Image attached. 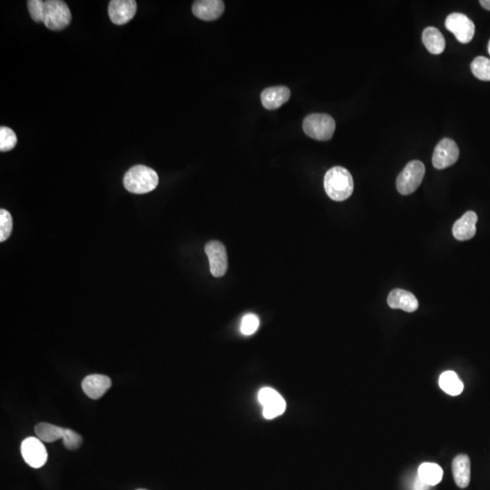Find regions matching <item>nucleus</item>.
Returning <instances> with one entry per match:
<instances>
[{
    "label": "nucleus",
    "instance_id": "18",
    "mask_svg": "<svg viewBox=\"0 0 490 490\" xmlns=\"http://www.w3.org/2000/svg\"><path fill=\"white\" fill-rule=\"evenodd\" d=\"M423 41L426 49L433 55H439L444 52L446 46L444 37L436 27H429L423 31Z\"/></svg>",
    "mask_w": 490,
    "mask_h": 490
},
{
    "label": "nucleus",
    "instance_id": "8",
    "mask_svg": "<svg viewBox=\"0 0 490 490\" xmlns=\"http://www.w3.org/2000/svg\"><path fill=\"white\" fill-rule=\"evenodd\" d=\"M460 157L457 143L451 138L442 139L434 149L432 164L436 169H445L453 165Z\"/></svg>",
    "mask_w": 490,
    "mask_h": 490
},
{
    "label": "nucleus",
    "instance_id": "19",
    "mask_svg": "<svg viewBox=\"0 0 490 490\" xmlns=\"http://www.w3.org/2000/svg\"><path fill=\"white\" fill-rule=\"evenodd\" d=\"M443 470L438 464L423 463L419 468V479L427 486H436L441 482Z\"/></svg>",
    "mask_w": 490,
    "mask_h": 490
},
{
    "label": "nucleus",
    "instance_id": "30",
    "mask_svg": "<svg viewBox=\"0 0 490 490\" xmlns=\"http://www.w3.org/2000/svg\"><path fill=\"white\" fill-rule=\"evenodd\" d=\"M136 490H146V489H136Z\"/></svg>",
    "mask_w": 490,
    "mask_h": 490
},
{
    "label": "nucleus",
    "instance_id": "17",
    "mask_svg": "<svg viewBox=\"0 0 490 490\" xmlns=\"http://www.w3.org/2000/svg\"><path fill=\"white\" fill-rule=\"evenodd\" d=\"M452 473L458 488L466 489L470 482V460L469 456L458 455L452 462Z\"/></svg>",
    "mask_w": 490,
    "mask_h": 490
},
{
    "label": "nucleus",
    "instance_id": "27",
    "mask_svg": "<svg viewBox=\"0 0 490 490\" xmlns=\"http://www.w3.org/2000/svg\"><path fill=\"white\" fill-rule=\"evenodd\" d=\"M43 4L42 0H30L27 1V8H29L31 18L37 23L42 22Z\"/></svg>",
    "mask_w": 490,
    "mask_h": 490
},
{
    "label": "nucleus",
    "instance_id": "2",
    "mask_svg": "<svg viewBox=\"0 0 490 490\" xmlns=\"http://www.w3.org/2000/svg\"><path fill=\"white\" fill-rule=\"evenodd\" d=\"M124 186L128 192L143 195L154 191L159 183L157 172L146 165H138L130 168L124 174Z\"/></svg>",
    "mask_w": 490,
    "mask_h": 490
},
{
    "label": "nucleus",
    "instance_id": "23",
    "mask_svg": "<svg viewBox=\"0 0 490 490\" xmlns=\"http://www.w3.org/2000/svg\"><path fill=\"white\" fill-rule=\"evenodd\" d=\"M18 143V137L11 128L0 127V151L8 152L15 148Z\"/></svg>",
    "mask_w": 490,
    "mask_h": 490
},
{
    "label": "nucleus",
    "instance_id": "28",
    "mask_svg": "<svg viewBox=\"0 0 490 490\" xmlns=\"http://www.w3.org/2000/svg\"><path fill=\"white\" fill-rule=\"evenodd\" d=\"M479 3L486 11H490V0H480Z\"/></svg>",
    "mask_w": 490,
    "mask_h": 490
},
{
    "label": "nucleus",
    "instance_id": "1",
    "mask_svg": "<svg viewBox=\"0 0 490 490\" xmlns=\"http://www.w3.org/2000/svg\"><path fill=\"white\" fill-rule=\"evenodd\" d=\"M324 189L333 201H345L354 193V178L346 168L333 167L324 176Z\"/></svg>",
    "mask_w": 490,
    "mask_h": 490
},
{
    "label": "nucleus",
    "instance_id": "22",
    "mask_svg": "<svg viewBox=\"0 0 490 490\" xmlns=\"http://www.w3.org/2000/svg\"><path fill=\"white\" fill-rule=\"evenodd\" d=\"M474 76L482 81H490V60L485 57H477L471 63Z\"/></svg>",
    "mask_w": 490,
    "mask_h": 490
},
{
    "label": "nucleus",
    "instance_id": "29",
    "mask_svg": "<svg viewBox=\"0 0 490 490\" xmlns=\"http://www.w3.org/2000/svg\"><path fill=\"white\" fill-rule=\"evenodd\" d=\"M488 49H489V54H490V40H489V43Z\"/></svg>",
    "mask_w": 490,
    "mask_h": 490
},
{
    "label": "nucleus",
    "instance_id": "6",
    "mask_svg": "<svg viewBox=\"0 0 490 490\" xmlns=\"http://www.w3.org/2000/svg\"><path fill=\"white\" fill-rule=\"evenodd\" d=\"M21 454L25 462L34 469L42 468L49 458L45 445L35 437L24 439L21 444Z\"/></svg>",
    "mask_w": 490,
    "mask_h": 490
},
{
    "label": "nucleus",
    "instance_id": "13",
    "mask_svg": "<svg viewBox=\"0 0 490 490\" xmlns=\"http://www.w3.org/2000/svg\"><path fill=\"white\" fill-rule=\"evenodd\" d=\"M110 378L101 374H93L85 378L82 382V389L87 397L98 399L111 388Z\"/></svg>",
    "mask_w": 490,
    "mask_h": 490
},
{
    "label": "nucleus",
    "instance_id": "15",
    "mask_svg": "<svg viewBox=\"0 0 490 490\" xmlns=\"http://www.w3.org/2000/svg\"><path fill=\"white\" fill-rule=\"evenodd\" d=\"M477 223V215L472 211L467 212L454 224L452 228V233L456 239L458 241H467L473 238L476 235Z\"/></svg>",
    "mask_w": 490,
    "mask_h": 490
},
{
    "label": "nucleus",
    "instance_id": "20",
    "mask_svg": "<svg viewBox=\"0 0 490 490\" xmlns=\"http://www.w3.org/2000/svg\"><path fill=\"white\" fill-rule=\"evenodd\" d=\"M439 387L449 395L458 396L463 392L464 385L454 371H445L439 378Z\"/></svg>",
    "mask_w": 490,
    "mask_h": 490
},
{
    "label": "nucleus",
    "instance_id": "24",
    "mask_svg": "<svg viewBox=\"0 0 490 490\" xmlns=\"http://www.w3.org/2000/svg\"><path fill=\"white\" fill-rule=\"evenodd\" d=\"M13 228V220L11 213L6 209L0 210V242H5L8 239Z\"/></svg>",
    "mask_w": 490,
    "mask_h": 490
},
{
    "label": "nucleus",
    "instance_id": "3",
    "mask_svg": "<svg viewBox=\"0 0 490 490\" xmlns=\"http://www.w3.org/2000/svg\"><path fill=\"white\" fill-rule=\"evenodd\" d=\"M72 15L67 3L62 0L44 1L42 22L46 29L53 31L63 30L70 26Z\"/></svg>",
    "mask_w": 490,
    "mask_h": 490
},
{
    "label": "nucleus",
    "instance_id": "21",
    "mask_svg": "<svg viewBox=\"0 0 490 490\" xmlns=\"http://www.w3.org/2000/svg\"><path fill=\"white\" fill-rule=\"evenodd\" d=\"M64 427H60L52 424L41 423L35 427V433L37 437L44 442L52 443L63 439Z\"/></svg>",
    "mask_w": 490,
    "mask_h": 490
},
{
    "label": "nucleus",
    "instance_id": "12",
    "mask_svg": "<svg viewBox=\"0 0 490 490\" xmlns=\"http://www.w3.org/2000/svg\"><path fill=\"white\" fill-rule=\"evenodd\" d=\"M192 11L200 20L213 21L223 15L224 3L221 0H198L193 2Z\"/></svg>",
    "mask_w": 490,
    "mask_h": 490
},
{
    "label": "nucleus",
    "instance_id": "4",
    "mask_svg": "<svg viewBox=\"0 0 490 490\" xmlns=\"http://www.w3.org/2000/svg\"><path fill=\"white\" fill-rule=\"evenodd\" d=\"M335 127V121L327 114H311L304 121L306 135L319 141L332 139Z\"/></svg>",
    "mask_w": 490,
    "mask_h": 490
},
{
    "label": "nucleus",
    "instance_id": "9",
    "mask_svg": "<svg viewBox=\"0 0 490 490\" xmlns=\"http://www.w3.org/2000/svg\"><path fill=\"white\" fill-rule=\"evenodd\" d=\"M259 402L263 405V414L265 419L273 420L281 416L286 410L285 399L271 388L262 389L258 394Z\"/></svg>",
    "mask_w": 490,
    "mask_h": 490
},
{
    "label": "nucleus",
    "instance_id": "25",
    "mask_svg": "<svg viewBox=\"0 0 490 490\" xmlns=\"http://www.w3.org/2000/svg\"><path fill=\"white\" fill-rule=\"evenodd\" d=\"M259 325H260V320H259L257 315L246 314L242 320L241 332L246 336L252 335L258 330Z\"/></svg>",
    "mask_w": 490,
    "mask_h": 490
},
{
    "label": "nucleus",
    "instance_id": "16",
    "mask_svg": "<svg viewBox=\"0 0 490 490\" xmlns=\"http://www.w3.org/2000/svg\"><path fill=\"white\" fill-rule=\"evenodd\" d=\"M388 304L392 309H401L407 313H414L419 308V302L413 293L402 289H395L389 293Z\"/></svg>",
    "mask_w": 490,
    "mask_h": 490
},
{
    "label": "nucleus",
    "instance_id": "7",
    "mask_svg": "<svg viewBox=\"0 0 490 490\" xmlns=\"http://www.w3.org/2000/svg\"><path fill=\"white\" fill-rule=\"evenodd\" d=\"M445 26L462 44L470 43L475 35V25L473 21L462 13L449 15L446 20Z\"/></svg>",
    "mask_w": 490,
    "mask_h": 490
},
{
    "label": "nucleus",
    "instance_id": "5",
    "mask_svg": "<svg viewBox=\"0 0 490 490\" xmlns=\"http://www.w3.org/2000/svg\"><path fill=\"white\" fill-rule=\"evenodd\" d=\"M425 165L420 161H411L404 167L397 178V190L404 195L416 191L425 176Z\"/></svg>",
    "mask_w": 490,
    "mask_h": 490
},
{
    "label": "nucleus",
    "instance_id": "11",
    "mask_svg": "<svg viewBox=\"0 0 490 490\" xmlns=\"http://www.w3.org/2000/svg\"><path fill=\"white\" fill-rule=\"evenodd\" d=\"M137 11V4L134 0H112L108 5V15L110 20L117 26H123L132 20Z\"/></svg>",
    "mask_w": 490,
    "mask_h": 490
},
{
    "label": "nucleus",
    "instance_id": "14",
    "mask_svg": "<svg viewBox=\"0 0 490 490\" xmlns=\"http://www.w3.org/2000/svg\"><path fill=\"white\" fill-rule=\"evenodd\" d=\"M291 98V91L285 86H273L264 89L261 95L262 104L268 110L282 107Z\"/></svg>",
    "mask_w": 490,
    "mask_h": 490
},
{
    "label": "nucleus",
    "instance_id": "26",
    "mask_svg": "<svg viewBox=\"0 0 490 490\" xmlns=\"http://www.w3.org/2000/svg\"><path fill=\"white\" fill-rule=\"evenodd\" d=\"M63 444L70 451H76L82 445L83 439L79 433L70 429H65L63 436Z\"/></svg>",
    "mask_w": 490,
    "mask_h": 490
},
{
    "label": "nucleus",
    "instance_id": "10",
    "mask_svg": "<svg viewBox=\"0 0 490 490\" xmlns=\"http://www.w3.org/2000/svg\"><path fill=\"white\" fill-rule=\"evenodd\" d=\"M205 252L209 259L211 273L214 277H223L228 269L226 246L220 242L212 241L205 245Z\"/></svg>",
    "mask_w": 490,
    "mask_h": 490
}]
</instances>
